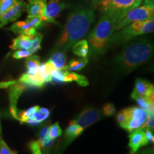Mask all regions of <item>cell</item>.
Here are the masks:
<instances>
[{"label": "cell", "instance_id": "39", "mask_svg": "<svg viewBox=\"0 0 154 154\" xmlns=\"http://www.w3.org/2000/svg\"><path fill=\"white\" fill-rule=\"evenodd\" d=\"M50 1H59V0H50Z\"/></svg>", "mask_w": 154, "mask_h": 154}, {"label": "cell", "instance_id": "37", "mask_svg": "<svg viewBox=\"0 0 154 154\" xmlns=\"http://www.w3.org/2000/svg\"><path fill=\"white\" fill-rule=\"evenodd\" d=\"M90 1L91 2V4H92V5H93V7H96L98 6V5L99 4L101 0H90Z\"/></svg>", "mask_w": 154, "mask_h": 154}, {"label": "cell", "instance_id": "30", "mask_svg": "<svg viewBox=\"0 0 154 154\" xmlns=\"http://www.w3.org/2000/svg\"><path fill=\"white\" fill-rule=\"evenodd\" d=\"M32 56L30 51L29 50L26 49H19L16 50L12 54V57L16 59H24V58H27Z\"/></svg>", "mask_w": 154, "mask_h": 154}, {"label": "cell", "instance_id": "10", "mask_svg": "<svg viewBox=\"0 0 154 154\" xmlns=\"http://www.w3.org/2000/svg\"><path fill=\"white\" fill-rule=\"evenodd\" d=\"M69 5L65 2L60 1H50L48 5H46L41 19L43 22H51L57 24L56 18L60 14V13L65 9L68 8Z\"/></svg>", "mask_w": 154, "mask_h": 154}, {"label": "cell", "instance_id": "14", "mask_svg": "<svg viewBox=\"0 0 154 154\" xmlns=\"http://www.w3.org/2000/svg\"><path fill=\"white\" fill-rule=\"evenodd\" d=\"M26 4L24 2V0H21L14 7L6 11L5 14L0 17V28L3 27L9 23L14 22L17 19H19L26 9Z\"/></svg>", "mask_w": 154, "mask_h": 154}, {"label": "cell", "instance_id": "4", "mask_svg": "<svg viewBox=\"0 0 154 154\" xmlns=\"http://www.w3.org/2000/svg\"><path fill=\"white\" fill-rule=\"evenodd\" d=\"M154 30V20L150 19L143 22H134L127 25L121 29L114 32L111 36L109 43L111 45H120L138 36L148 33H153Z\"/></svg>", "mask_w": 154, "mask_h": 154}, {"label": "cell", "instance_id": "25", "mask_svg": "<svg viewBox=\"0 0 154 154\" xmlns=\"http://www.w3.org/2000/svg\"><path fill=\"white\" fill-rule=\"evenodd\" d=\"M42 38H43V35L41 33H38V32H37L35 35L32 36V48L29 50L31 54H34V53L38 51V50L41 49V42Z\"/></svg>", "mask_w": 154, "mask_h": 154}, {"label": "cell", "instance_id": "23", "mask_svg": "<svg viewBox=\"0 0 154 154\" xmlns=\"http://www.w3.org/2000/svg\"><path fill=\"white\" fill-rule=\"evenodd\" d=\"M73 53L81 58H86L89 53L88 41L86 39L77 42L72 47Z\"/></svg>", "mask_w": 154, "mask_h": 154}, {"label": "cell", "instance_id": "2", "mask_svg": "<svg viewBox=\"0 0 154 154\" xmlns=\"http://www.w3.org/2000/svg\"><path fill=\"white\" fill-rule=\"evenodd\" d=\"M153 46L147 38H138L124 46L122 51L115 58L117 71L128 74L147 63L153 57Z\"/></svg>", "mask_w": 154, "mask_h": 154}, {"label": "cell", "instance_id": "20", "mask_svg": "<svg viewBox=\"0 0 154 154\" xmlns=\"http://www.w3.org/2000/svg\"><path fill=\"white\" fill-rule=\"evenodd\" d=\"M48 61L51 63L56 70L63 69L66 65V57L65 52L61 51H53Z\"/></svg>", "mask_w": 154, "mask_h": 154}, {"label": "cell", "instance_id": "9", "mask_svg": "<svg viewBox=\"0 0 154 154\" xmlns=\"http://www.w3.org/2000/svg\"><path fill=\"white\" fill-rule=\"evenodd\" d=\"M102 115L103 113L101 109L97 108H88L83 110L76 118L72 121L84 130L101 119L103 117Z\"/></svg>", "mask_w": 154, "mask_h": 154}, {"label": "cell", "instance_id": "16", "mask_svg": "<svg viewBox=\"0 0 154 154\" xmlns=\"http://www.w3.org/2000/svg\"><path fill=\"white\" fill-rule=\"evenodd\" d=\"M19 82L24 84L26 87L42 88L45 86V83L36 74L34 76L24 74L21 76L18 80Z\"/></svg>", "mask_w": 154, "mask_h": 154}, {"label": "cell", "instance_id": "19", "mask_svg": "<svg viewBox=\"0 0 154 154\" xmlns=\"http://www.w3.org/2000/svg\"><path fill=\"white\" fill-rule=\"evenodd\" d=\"M84 130L78 125L74 124L72 121L69 122V126L65 131L64 134V143L65 144H69L72 143L76 138H78L82 134Z\"/></svg>", "mask_w": 154, "mask_h": 154}, {"label": "cell", "instance_id": "26", "mask_svg": "<svg viewBox=\"0 0 154 154\" xmlns=\"http://www.w3.org/2000/svg\"><path fill=\"white\" fill-rule=\"evenodd\" d=\"M49 138L52 140H55L56 138H59L62 134V130H61L59 122H56L54 124L49 126V131H48Z\"/></svg>", "mask_w": 154, "mask_h": 154}, {"label": "cell", "instance_id": "34", "mask_svg": "<svg viewBox=\"0 0 154 154\" xmlns=\"http://www.w3.org/2000/svg\"><path fill=\"white\" fill-rule=\"evenodd\" d=\"M49 126L48 124L44 125V126H42L41 129L39 131V133H38V140L43 139L44 138H45L46 136H48V131H49Z\"/></svg>", "mask_w": 154, "mask_h": 154}, {"label": "cell", "instance_id": "28", "mask_svg": "<svg viewBox=\"0 0 154 154\" xmlns=\"http://www.w3.org/2000/svg\"><path fill=\"white\" fill-rule=\"evenodd\" d=\"M116 109L112 103H106L103 106L102 108V112L106 116H111L116 113Z\"/></svg>", "mask_w": 154, "mask_h": 154}, {"label": "cell", "instance_id": "27", "mask_svg": "<svg viewBox=\"0 0 154 154\" xmlns=\"http://www.w3.org/2000/svg\"><path fill=\"white\" fill-rule=\"evenodd\" d=\"M21 0H0V17Z\"/></svg>", "mask_w": 154, "mask_h": 154}, {"label": "cell", "instance_id": "5", "mask_svg": "<svg viewBox=\"0 0 154 154\" xmlns=\"http://www.w3.org/2000/svg\"><path fill=\"white\" fill-rule=\"evenodd\" d=\"M142 0H101L97 7L103 14L111 17L116 24L131 9L139 7Z\"/></svg>", "mask_w": 154, "mask_h": 154}, {"label": "cell", "instance_id": "13", "mask_svg": "<svg viewBox=\"0 0 154 154\" xmlns=\"http://www.w3.org/2000/svg\"><path fill=\"white\" fill-rule=\"evenodd\" d=\"M128 147L130 149V154H135L140 148L145 146L149 143L144 132V127L138 128L130 132Z\"/></svg>", "mask_w": 154, "mask_h": 154}, {"label": "cell", "instance_id": "15", "mask_svg": "<svg viewBox=\"0 0 154 154\" xmlns=\"http://www.w3.org/2000/svg\"><path fill=\"white\" fill-rule=\"evenodd\" d=\"M47 5V0H29L26 5L28 17H40Z\"/></svg>", "mask_w": 154, "mask_h": 154}, {"label": "cell", "instance_id": "7", "mask_svg": "<svg viewBox=\"0 0 154 154\" xmlns=\"http://www.w3.org/2000/svg\"><path fill=\"white\" fill-rule=\"evenodd\" d=\"M126 121L121 128L127 131L131 132L144 126L148 117V113L146 111L136 106L126 108Z\"/></svg>", "mask_w": 154, "mask_h": 154}, {"label": "cell", "instance_id": "22", "mask_svg": "<svg viewBox=\"0 0 154 154\" xmlns=\"http://www.w3.org/2000/svg\"><path fill=\"white\" fill-rule=\"evenodd\" d=\"M72 82H76L81 86H86L89 84L86 76L66 70L64 74V83Z\"/></svg>", "mask_w": 154, "mask_h": 154}, {"label": "cell", "instance_id": "8", "mask_svg": "<svg viewBox=\"0 0 154 154\" xmlns=\"http://www.w3.org/2000/svg\"><path fill=\"white\" fill-rule=\"evenodd\" d=\"M42 24L43 22L40 17H27L26 20L14 23L9 30L14 34L33 36L37 33V29L42 26Z\"/></svg>", "mask_w": 154, "mask_h": 154}, {"label": "cell", "instance_id": "29", "mask_svg": "<svg viewBox=\"0 0 154 154\" xmlns=\"http://www.w3.org/2000/svg\"><path fill=\"white\" fill-rule=\"evenodd\" d=\"M0 154H17V152L11 150L5 140L0 136Z\"/></svg>", "mask_w": 154, "mask_h": 154}, {"label": "cell", "instance_id": "33", "mask_svg": "<svg viewBox=\"0 0 154 154\" xmlns=\"http://www.w3.org/2000/svg\"><path fill=\"white\" fill-rule=\"evenodd\" d=\"M144 132H145L146 137L147 138L148 142L150 143H153L154 142V136H153V131L150 129L149 128L144 127Z\"/></svg>", "mask_w": 154, "mask_h": 154}, {"label": "cell", "instance_id": "32", "mask_svg": "<svg viewBox=\"0 0 154 154\" xmlns=\"http://www.w3.org/2000/svg\"><path fill=\"white\" fill-rule=\"evenodd\" d=\"M116 121L121 127L125 124L126 121V109H122L116 115Z\"/></svg>", "mask_w": 154, "mask_h": 154}, {"label": "cell", "instance_id": "17", "mask_svg": "<svg viewBox=\"0 0 154 154\" xmlns=\"http://www.w3.org/2000/svg\"><path fill=\"white\" fill-rule=\"evenodd\" d=\"M32 36H29L25 34H19V36L13 39L12 44L9 48L14 51L19 49H26L29 51L32 44Z\"/></svg>", "mask_w": 154, "mask_h": 154}, {"label": "cell", "instance_id": "12", "mask_svg": "<svg viewBox=\"0 0 154 154\" xmlns=\"http://www.w3.org/2000/svg\"><path fill=\"white\" fill-rule=\"evenodd\" d=\"M131 96L132 99H135L139 96H146L151 103H154V87L153 84L147 80L137 79Z\"/></svg>", "mask_w": 154, "mask_h": 154}, {"label": "cell", "instance_id": "38", "mask_svg": "<svg viewBox=\"0 0 154 154\" xmlns=\"http://www.w3.org/2000/svg\"><path fill=\"white\" fill-rule=\"evenodd\" d=\"M2 134V124H1V121H0V136H1Z\"/></svg>", "mask_w": 154, "mask_h": 154}, {"label": "cell", "instance_id": "24", "mask_svg": "<svg viewBox=\"0 0 154 154\" xmlns=\"http://www.w3.org/2000/svg\"><path fill=\"white\" fill-rule=\"evenodd\" d=\"M87 58H81V59H72L69 63L65 66V69L69 72H78L81 71L86 66L88 63Z\"/></svg>", "mask_w": 154, "mask_h": 154}, {"label": "cell", "instance_id": "21", "mask_svg": "<svg viewBox=\"0 0 154 154\" xmlns=\"http://www.w3.org/2000/svg\"><path fill=\"white\" fill-rule=\"evenodd\" d=\"M40 57L38 56L34 55L30 56L26 58L25 61V66L26 71L25 74L34 76L37 74L38 70V66L40 64Z\"/></svg>", "mask_w": 154, "mask_h": 154}, {"label": "cell", "instance_id": "35", "mask_svg": "<svg viewBox=\"0 0 154 154\" xmlns=\"http://www.w3.org/2000/svg\"><path fill=\"white\" fill-rule=\"evenodd\" d=\"M154 115H148L147 119H146L145 124L143 127L149 128L150 129L153 131L154 128Z\"/></svg>", "mask_w": 154, "mask_h": 154}, {"label": "cell", "instance_id": "3", "mask_svg": "<svg viewBox=\"0 0 154 154\" xmlns=\"http://www.w3.org/2000/svg\"><path fill=\"white\" fill-rule=\"evenodd\" d=\"M116 22L111 17L103 14L95 28L88 36V47L93 56L103 54L109 47V43L114 33Z\"/></svg>", "mask_w": 154, "mask_h": 154}, {"label": "cell", "instance_id": "6", "mask_svg": "<svg viewBox=\"0 0 154 154\" xmlns=\"http://www.w3.org/2000/svg\"><path fill=\"white\" fill-rule=\"evenodd\" d=\"M153 0H145L143 6L136 7L127 13L126 16L114 26V32L134 22H143L153 19Z\"/></svg>", "mask_w": 154, "mask_h": 154}, {"label": "cell", "instance_id": "1", "mask_svg": "<svg viewBox=\"0 0 154 154\" xmlns=\"http://www.w3.org/2000/svg\"><path fill=\"white\" fill-rule=\"evenodd\" d=\"M95 14L90 7L77 9L69 15L61 34L54 47L53 51L66 52L87 34L94 22Z\"/></svg>", "mask_w": 154, "mask_h": 154}, {"label": "cell", "instance_id": "18", "mask_svg": "<svg viewBox=\"0 0 154 154\" xmlns=\"http://www.w3.org/2000/svg\"><path fill=\"white\" fill-rule=\"evenodd\" d=\"M49 115L50 111L49 109H47V108H42L39 106L37 111L25 121V124H27L29 126H37V125L41 124L42 121L47 119Z\"/></svg>", "mask_w": 154, "mask_h": 154}, {"label": "cell", "instance_id": "36", "mask_svg": "<svg viewBox=\"0 0 154 154\" xmlns=\"http://www.w3.org/2000/svg\"><path fill=\"white\" fill-rule=\"evenodd\" d=\"M135 154H154V152H153V149H150L149 148V149L142 150L141 151L138 152V153H135Z\"/></svg>", "mask_w": 154, "mask_h": 154}, {"label": "cell", "instance_id": "31", "mask_svg": "<svg viewBox=\"0 0 154 154\" xmlns=\"http://www.w3.org/2000/svg\"><path fill=\"white\" fill-rule=\"evenodd\" d=\"M29 149H30L32 154H42L41 148L37 140H32L29 143Z\"/></svg>", "mask_w": 154, "mask_h": 154}, {"label": "cell", "instance_id": "11", "mask_svg": "<svg viewBox=\"0 0 154 154\" xmlns=\"http://www.w3.org/2000/svg\"><path fill=\"white\" fill-rule=\"evenodd\" d=\"M9 110L10 113L14 119L17 120V116H18L19 110L17 109V101L19 96L22 94L26 87L24 84H21L18 81L16 82H11V85L9 86Z\"/></svg>", "mask_w": 154, "mask_h": 154}]
</instances>
